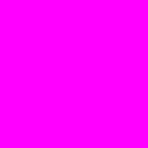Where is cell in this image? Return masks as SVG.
<instances>
[{
    "label": "cell",
    "mask_w": 148,
    "mask_h": 148,
    "mask_svg": "<svg viewBox=\"0 0 148 148\" xmlns=\"http://www.w3.org/2000/svg\"><path fill=\"white\" fill-rule=\"evenodd\" d=\"M0 148H148V0H0Z\"/></svg>",
    "instance_id": "cell-1"
}]
</instances>
